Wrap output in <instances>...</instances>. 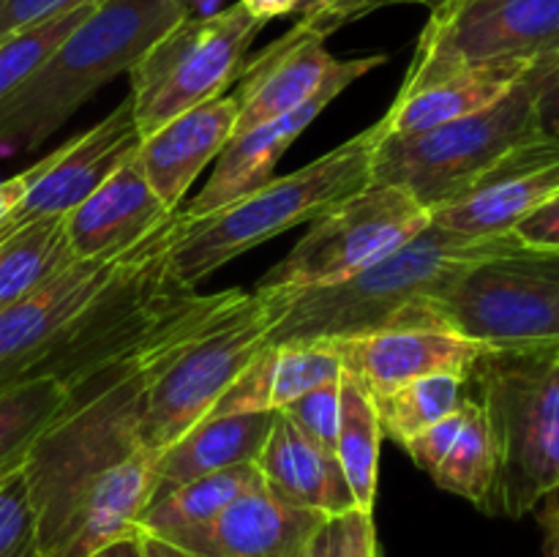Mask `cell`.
Listing matches in <instances>:
<instances>
[{"label": "cell", "mask_w": 559, "mask_h": 557, "mask_svg": "<svg viewBox=\"0 0 559 557\" xmlns=\"http://www.w3.org/2000/svg\"><path fill=\"white\" fill-rule=\"evenodd\" d=\"M173 213L151 189L136 158H131L85 202L66 213L71 254L76 260H91L134 249L169 222Z\"/></svg>", "instance_id": "20"}, {"label": "cell", "mask_w": 559, "mask_h": 557, "mask_svg": "<svg viewBox=\"0 0 559 557\" xmlns=\"http://www.w3.org/2000/svg\"><path fill=\"white\" fill-rule=\"evenodd\" d=\"M87 557H142V544H140V530L123 535V538L112 541V544L102 546L98 552Z\"/></svg>", "instance_id": "44"}, {"label": "cell", "mask_w": 559, "mask_h": 557, "mask_svg": "<svg viewBox=\"0 0 559 557\" xmlns=\"http://www.w3.org/2000/svg\"><path fill=\"white\" fill-rule=\"evenodd\" d=\"M240 3H243V9L249 11L254 20H260L262 25H265V22L276 20V16L295 14L304 0H240Z\"/></svg>", "instance_id": "42"}, {"label": "cell", "mask_w": 559, "mask_h": 557, "mask_svg": "<svg viewBox=\"0 0 559 557\" xmlns=\"http://www.w3.org/2000/svg\"><path fill=\"white\" fill-rule=\"evenodd\" d=\"M257 470L271 495L287 506L317 511L322 517H344L355 508L338 459L306 440L282 413L273 418Z\"/></svg>", "instance_id": "21"}, {"label": "cell", "mask_w": 559, "mask_h": 557, "mask_svg": "<svg viewBox=\"0 0 559 557\" xmlns=\"http://www.w3.org/2000/svg\"><path fill=\"white\" fill-rule=\"evenodd\" d=\"M342 519V544H338V557H380V544H377L374 517L369 511L353 508Z\"/></svg>", "instance_id": "38"}, {"label": "cell", "mask_w": 559, "mask_h": 557, "mask_svg": "<svg viewBox=\"0 0 559 557\" xmlns=\"http://www.w3.org/2000/svg\"><path fill=\"white\" fill-rule=\"evenodd\" d=\"M338 544H342V519L328 517L306 544L304 557H338Z\"/></svg>", "instance_id": "41"}, {"label": "cell", "mask_w": 559, "mask_h": 557, "mask_svg": "<svg viewBox=\"0 0 559 557\" xmlns=\"http://www.w3.org/2000/svg\"><path fill=\"white\" fill-rule=\"evenodd\" d=\"M559 191V140L540 137L497 164L469 194L431 211V222L467 238H508Z\"/></svg>", "instance_id": "15"}, {"label": "cell", "mask_w": 559, "mask_h": 557, "mask_svg": "<svg viewBox=\"0 0 559 557\" xmlns=\"http://www.w3.org/2000/svg\"><path fill=\"white\" fill-rule=\"evenodd\" d=\"M140 140L131 98H123L93 129L82 131L25 169V191L0 222V238L36 218L66 216L74 211L109 175L134 158Z\"/></svg>", "instance_id": "13"}, {"label": "cell", "mask_w": 559, "mask_h": 557, "mask_svg": "<svg viewBox=\"0 0 559 557\" xmlns=\"http://www.w3.org/2000/svg\"><path fill=\"white\" fill-rule=\"evenodd\" d=\"M235 123L238 102L235 96H218L142 137L134 158L169 211H178L191 183L233 140Z\"/></svg>", "instance_id": "19"}, {"label": "cell", "mask_w": 559, "mask_h": 557, "mask_svg": "<svg viewBox=\"0 0 559 557\" xmlns=\"http://www.w3.org/2000/svg\"><path fill=\"white\" fill-rule=\"evenodd\" d=\"M325 42V36L295 22L278 42L246 60L235 96V134L293 112L331 80L342 60L328 52Z\"/></svg>", "instance_id": "18"}, {"label": "cell", "mask_w": 559, "mask_h": 557, "mask_svg": "<svg viewBox=\"0 0 559 557\" xmlns=\"http://www.w3.org/2000/svg\"><path fill=\"white\" fill-rule=\"evenodd\" d=\"M322 344L333 347L344 375L353 377L371 396L426 375H459L467 380L475 360L486 353L478 342L437 328H388Z\"/></svg>", "instance_id": "16"}, {"label": "cell", "mask_w": 559, "mask_h": 557, "mask_svg": "<svg viewBox=\"0 0 559 557\" xmlns=\"http://www.w3.org/2000/svg\"><path fill=\"white\" fill-rule=\"evenodd\" d=\"M325 519L282 502L260 478L213 522L167 541L197 557H304L306 544Z\"/></svg>", "instance_id": "17"}, {"label": "cell", "mask_w": 559, "mask_h": 557, "mask_svg": "<svg viewBox=\"0 0 559 557\" xmlns=\"http://www.w3.org/2000/svg\"><path fill=\"white\" fill-rule=\"evenodd\" d=\"M538 120L544 134L559 140V52L538 60Z\"/></svg>", "instance_id": "39"}, {"label": "cell", "mask_w": 559, "mask_h": 557, "mask_svg": "<svg viewBox=\"0 0 559 557\" xmlns=\"http://www.w3.org/2000/svg\"><path fill=\"white\" fill-rule=\"evenodd\" d=\"M260 360L262 375H265L267 410H273V413L284 410L314 388L342 380L344 375L338 355L322 342L265 344Z\"/></svg>", "instance_id": "30"}, {"label": "cell", "mask_w": 559, "mask_h": 557, "mask_svg": "<svg viewBox=\"0 0 559 557\" xmlns=\"http://www.w3.org/2000/svg\"><path fill=\"white\" fill-rule=\"evenodd\" d=\"M262 27L238 0L218 14L189 16L164 33L129 71L140 137L222 96L240 76L246 52Z\"/></svg>", "instance_id": "8"}, {"label": "cell", "mask_w": 559, "mask_h": 557, "mask_svg": "<svg viewBox=\"0 0 559 557\" xmlns=\"http://www.w3.org/2000/svg\"><path fill=\"white\" fill-rule=\"evenodd\" d=\"M399 3L402 0H304L295 14H298L300 25L328 38L347 22H355L360 16L371 14V11Z\"/></svg>", "instance_id": "34"}, {"label": "cell", "mask_w": 559, "mask_h": 557, "mask_svg": "<svg viewBox=\"0 0 559 557\" xmlns=\"http://www.w3.org/2000/svg\"><path fill=\"white\" fill-rule=\"evenodd\" d=\"M243 298L246 289L197 293L140 355L66 393L60 415L22 464L41 557H87L134 533L153 495L156 462L140 429L145 386Z\"/></svg>", "instance_id": "1"}, {"label": "cell", "mask_w": 559, "mask_h": 557, "mask_svg": "<svg viewBox=\"0 0 559 557\" xmlns=\"http://www.w3.org/2000/svg\"><path fill=\"white\" fill-rule=\"evenodd\" d=\"M524 71L527 69L462 71V74L429 82L413 93H402L380 120L382 134H418V131L467 118L506 96Z\"/></svg>", "instance_id": "23"}, {"label": "cell", "mask_w": 559, "mask_h": 557, "mask_svg": "<svg viewBox=\"0 0 559 557\" xmlns=\"http://www.w3.org/2000/svg\"><path fill=\"white\" fill-rule=\"evenodd\" d=\"M388 60V55H366V58H349L338 63V69L333 71L331 80L309 98V102L300 104L293 112L282 115V118H273L267 123L254 126V129H246L233 134V140L224 145V151L218 153L216 167L213 175L207 178V183L202 186L200 194L191 200V205L186 208L191 218H205L211 213L222 211V208L233 205V202L243 200L251 191H257L260 186H265L273 178V167H276L278 158L287 153V147L309 129L311 120L338 96V93L347 91L355 80H360L364 74H369L371 69L382 66Z\"/></svg>", "instance_id": "14"}, {"label": "cell", "mask_w": 559, "mask_h": 557, "mask_svg": "<svg viewBox=\"0 0 559 557\" xmlns=\"http://www.w3.org/2000/svg\"><path fill=\"white\" fill-rule=\"evenodd\" d=\"M260 478L257 464H238V467L222 470V473L186 481L164 495L151 497L136 522V530L153 533L158 538H175L180 533H189V530L213 522L229 502L238 500Z\"/></svg>", "instance_id": "24"}, {"label": "cell", "mask_w": 559, "mask_h": 557, "mask_svg": "<svg viewBox=\"0 0 559 557\" xmlns=\"http://www.w3.org/2000/svg\"><path fill=\"white\" fill-rule=\"evenodd\" d=\"M22 191H25V173L14 175V178L0 183V222H3L5 213L14 208V202L22 197Z\"/></svg>", "instance_id": "45"}, {"label": "cell", "mask_w": 559, "mask_h": 557, "mask_svg": "<svg viewBox=\"0 0 559 557\" xmlns=\"http://www.w3.org/2000/svg\"><path fill=\"white\" fill-rule=\"evenodd\" d=\"M429 222L431 213L407 191L371 180L314 218L309 233L262 276L257 289L336 284L413 240Z\"/></svg>", "instance_id": "11"}, {"label": "cell", "mask_w": 559, "mask_h": 557, "mask_svg": "<svg viewBox=\"0 0 559 557\" xmlns=\"http://www.w3.org/2000/svg\"><path fill=\"white\" fill-rule=\"evenodd\" d=\"M559 52V0H448L431 11L402 93L480 69H530Z\"/></svg>", "instance_id": "9"}, {"label": "cell", "mask_w": 559, "mask_h": 557, "mask_svg": "<svg viewBox=\"0 0 559 557\" xmlns=\"http://www.w3.org/2000/svg\"><path fill=\"white\" fill-rule=\"evenodd\" d=\"M300 435L325 453L336 457V437H338V413H342V380L328 382V386L314 388V391L304 393L278 410Z\"/></svg>", "instance_id": "33"}, {"label": "cell", "mask_w": 559, "mask_h": 557, "mask_svg": "<svg viewBox=\"0 0 559 557\" xmlns=\"http://www.w3.org/2000/svg\"><path fill=\"white\" fill-rule=\"evenodd\" d=\"M276 413L207 415L186 435L169 442L153 462V495L175 489L186 481L222 473L238 464H257Z\"/></svg>", "instance_id": "22"}, {"label": "cell", "mask_w": 559, "mask_h": 557, "mask_svg": "<svg viewBox=\"0 0 559 557\" xmlns=\"http://www.w3.org/2000/svg\"><path fill=\"white\" fill-rule=\"evenodd\" d=\"M140 246L109 257L71 260L63 271L0 309V388L31 377L38 360L115 282Z\"/></svg>", "instance_id": "12"}, {"label": "cell", "mask_w": 559, "mask_h": 557, "mask_svg": "<svg viewBox=\"0 0 559 557\" xmlns=\"http://www.w3.org/2000/svg\"><path fill=\"white\" fill-rule=\"evenodd\" d=\"M382 424L377 404L366 388L342 375V413H338L336 459L355 497V508L374 513L377 475H380Z\"/></svg>", "instance_id": "26"}, {"label": "cell", "mask_w": 559, "mask_h": 557, "mask_svg": "<svg viewBox=\"0 0 559 557\" xmlns=\"http://www.w3.org/2000/svg\"><path fill=\"white\" fill-rule=\"evenodd\" d=\"M227 0H183L186 11H189L191 20H202V16H213L222 9H227Z\"/></svg>", "instance_id": "46"}, {"label": "cell", "mask_w": 559, "mask_h": 557, "mask_svg": "<svg viewBox=\"0 0 559 557\" xmlns=\"http://www.w3.org/2000/svg\"><path fill=\"white\" fill-rule=\"evenodd\" d=\"M265 306L254 289L162 366L142 393V442L153 457L211 415L265 347Z\"/></svg>", "instance_id": "10"}, {"label": "cell", "mask_w": 559, "mask_h": 557, "mask_svg": "<svg viewBox=\"0 0 559 557\" xmlns=\"http://www.w3.org/2000/svg\"><path fill=\"white\" fill-rule=\"evenodd\" d=\"M189 20L183 0H98L60 47L0 102V145L41 147L82 104Z\"/></svg>", "instance_id": "3"}, {"label": "cell", "mask_w": 559, "mask_h": 557, "mask_svg": "<svg viewBox=\"0 0 559 557\" xmlns=\"http://www.w3.org/2000/svg\"><path fill=\"white\" fill-rule=\"evenodd\" d=\"M380 134L382 126L377 120L325 156L282 178H271L249 197L205 218H191L183 211L186 224L169 254L175 278L197 289V284L235 257L298 224L314 222L328 208L364 189L371 183V151Z\"/></svg>", "instance_id": "4"}, {"label": "cell", "mask_w": 559, "mask_h": 557, "mask_svg": "<svg viewBox=\"0 0 559 557\" xmlns=\"http://www.w3.org/2000/svg\"><path fill=\"white\" fill-rule=\"evenodd\" d=\"M544 134L538 120V63L489 107L418 131L380 134L371 151V180L407 191L426 211L462 200L497 164Z\"/></svg>", "instance_id": "6"}, {"label": "cell", "mask_w": 559, "mask_h": 557, "mask_svg": "<svg viewBox=\"0 0 559 557\" xmlns=\"http://www.w3.org/2000/svg\"><path fill=\"white\" fill-rule=\"evenodd\" d=\"M396 328H437L486 349H559V251L513 244L484 257Z\"/></svg>", "instance_id": "7"}, {"label": "cell", "mask_w": 559, "mask_h": 557, "mask_svg": "<svg viewBox=\"0 0 559 557\" xmlns=\"http://www.w3.org/2000/svg\"><path fill=\"white\" fill-rule=\"evenodd\" d=\"M66 404V388L55 377L36 375L0 388V478L25 464L33 442Z\"/></svg>", "instance_id": "27"}, {"label": "cell", "mask_w": 559, "mask_h": 557, "mask_svg": "<svg viewBox=\"0 0 559 557\" xmlns=\"http://www.w3.org/2000/svg\"><path fill=\"white\" fill-rule=\"evenodd\" d=\"M140 544H142V557H197L191 555L183 546L173 544L167 538H158L153 533H142L140 530Z\"/></svg>", "instance_id": "43"}, {"label": "cell", "mask_w": 559, "mask_h": 557, "mask_svg": "<svg viewBox=\"0 0 559 557\" xmlns=\"http://www.w3.org/2000/svg\"><path fill=\"white\" fill-rule=\"evenodd\" d=\"M402 3H420V5H426L429 11H435V9H440V5H445L448 0H402Z\"/></svg>", "instance_id": "47"}, {"label": "cell", "mask_w": 559, "mask_h": 557, "mask_svg": "<svg viewBox=\"0 0 559 557\" xmlns=\"http://www.w3.org/2000/svg\"><path fill=\"white\" fill-rule=\"evenodd\" d=\"M96 3L98 0H91L80 9L66 11V14L52 16L41 25H33L0 42V102L11 96L60 47V42L91 14Z\"/></svg>", "instance_id": "31"}, {"label": "cell", "mask_w": 559, "mask_h": 557, "mask_svg": "<svg viewBox=\"0 0 559 557\" xmlns=\"http://www.w3.org/2000/svg\"><path fill=\"white\" fill-rule=\"evenodd\" d=\"M371 399L377 404L382 435L402 446L407 437L456 413L467 399V380L459 375H426Z\"/></svg>", "instance_id": "29"}, {"label": "cell", "mask_w": 559, "mask_h": 557, "mask_svg": "<svg viewBox=\"0 0 559 557\" xmlns=\"http://www.w3.org/2000/svg\"><path fill=\"white\" fill-rule=\"evenodd\" d=\"M513 244V235L467 238L429 222L413 240L336 284L257 289L265 306V342H338L396 328L404 311L437 298L464 268Z\"/></svg>", "instance_id": "2"}, {"label": "cell", "mask_w": 559, "mask_h": 557, "mask_svg": "<svg viewBox=\"0 0 559 557\" xmlns=\"http://www.w3.org/2000/svg\"><path fill=\"white\" fill-rule=\"evenodd\" d=\"M467 396H469V393H467ZM464 413H467V399H464L462 407H459L456 413L445 415L442 420L431 424L429 429L418 431V435L407 437V440L402 442L404 451L409 453V459H413V462L418 464L424 473H429V475L435 473V467L442 462V457L451 451L453 440H456L459 431H462Z\"/></svg>", "instance_id": "35"}, {"label": "cell", "mask_w": 559, "mask_h": 557, "mask_svg": "<svg viewBox=\"0 0 559 557\" xmlns=\"http://www.w3.org/2000/svg\"><path fill=\"white\" fill-rule=\"evenodd\" d=\"M71 260L66 216L27 222L0 238V309L36 289Z\"/></svg>", "instance_id": "25"}, {"label": "cell", "mask_w": 559, "mask_h": 557, "mask_svg": "<svg viewBox=\"0 0 559 557\" xmlns=\"http://www.w3.org/2000/svg\"><path fill=\"white\" fill-rule=\"evenodd\" d=\"M495 475L497 457L489 420H486L484 407L473 396H467V413H464L462 431L453 440L451 451L435 467L431 481L440 489L464 497L473 506H478L480 511H486L491 500V489H495Z\"/></svg>", "instance_id": "28"}, {"label": "cell", "mask_w": 559, "mask_h": 557, "mask_svg": "<svg viewBox=\"0 0 559 557\" xmlns=\"http://www.w3.org/2000/svg\"><path fill=\"white\" fill-rule=\"evenodd\" d=\"M538 524L544 530V557H559V491L540 500Z\"/></svg>", "instance_id": "40"}, {"label": "cell", "mask_w": 559, "mask_h": 557, "mask_svg": "<svg viewBox=\"0 0 559 557\" xmlns=\"http://www.w3.org/2000/svg\"><path fill=\"white\" fill-rule=\"evenodd\" d=\"M513 240L527 249L559 251V191L513 229Z\"/></svg>", "instance_id": "37"}, {"label": "cell", "mask_w": 559, "mask_h": 557, "mask_svg": "<svg viewBox=\"0 0 559 557\" xmlns=\"http://www.w3.org/2000/svg\"><path fill=\"white\" fill-rule=\"evenodd\" d=\"M85 3L91 0H0V42Z\"/></svg>", "instance_id": "36"}, {"label": "cell", "mask_w": 559, "mask_h": 557, "mask_svg": "<svg viewBox=\"0 0 559 557\" xmlns=\"http://www.w3.org/2000/svg\"><path fill=\"white\" fill-rule=\"evenodd\" d=\"M495 442L486 513L522 519L559 491V349H486L467 377Z\"/></svg>", "instance_id": "5"}, {"label": "cell", "mask_w": 559, "mask_h": 557, "mask_svg": "<svg viewBox=\"0 0 559 557\" xmlns=\"http://www.w3.org/2000/svg\"><path fill=\"white\" fill-rule=\"evenodd\" d=\"M0 557H41L22 467L0 478Z\"/></svg>", "instance_id": "32"}]
</instances>
